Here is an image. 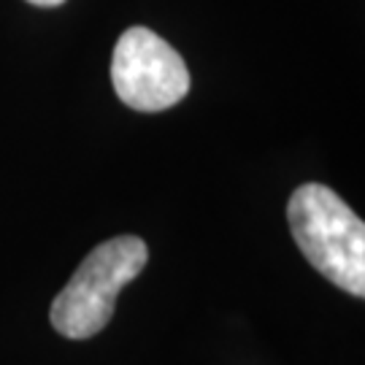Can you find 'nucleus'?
<instances>
[{
	"mask_svg": "<svg viewBox=\"0 0 365 365\" xmlns=\"http://www.w3.org/2000/svg\"><path fill=\"white\" fill-rule=\"evenodd\" d=\"M287 222L303 257L327 282L365 295V225L330 187L303 184L287 203Z\"/></svg>",
	"mask_w": 365,
	"mask_h": 365,
	"instance_id": "nucleus-1",
	"label": "nucleus"
},
{
	"mask_svg": "<svg viewBox=\"0 0 365 365\" xmlns=\"http://www.w3.org/2000/svg\"><path fill=\"white\" fill-rule=\"evenodd\" d=\"M146 260V244L135 235H117L92 249L66 289L54 298L49 312L54 330L73 341L101 333L111 322L117 295L125 284L138 279Z\"/></svg>",
	"mask_w": 365,
	"mask_h": 365,
	"instance_id": "nucleus-2",
	"label": "nucleus"
},
{
	"mask_svg": "<svg viewBox=\"0 0 365 365\" xmlns=\"http://www.w3.org/2000/svg\"><path fill=\"white\" fill-rule=\"evenodd\" d=\"M111 84L135 111H165L190 92V71L168 41L149 27H130L114 46Z\"/></svg>",
	"mask_w": 365,
	"mask_h": 365,
	"instance_id": "nucleus-3",
	"label": "nucleus"
},
{
	"mask_svg": "<svg viewBox=\"0 0 365 365\" xmlns=\"http://www.w3.org/2000/svg\"><path fill=\"white\" fill-rule=\"evenodd\" d=\"M27 3H33V6H43V9H52V6L66 3V0H27Z\"/></svg>",
	"mask_w": 365,
	"mask_h": 365,
	"instance_id": "nucleus-4",
	"label": "nucleus"
}]
</instances>
